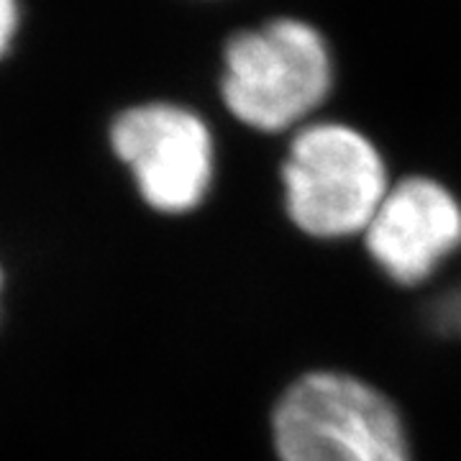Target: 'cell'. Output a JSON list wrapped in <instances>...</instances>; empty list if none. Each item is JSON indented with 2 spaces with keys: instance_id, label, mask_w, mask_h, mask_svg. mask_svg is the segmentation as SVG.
<instances>
[{
  "instance_id": "obj_1",
  "label": "cell",
  "mask_w": 461,
  "mask_h": 461,
  "mask_svg": "<svg viewBox=\"0 0 461 461\" xmlns=\"http://www.w3.org/2000/svg\"><path fill=\"white\" fill-rule=\"evenodd\" d=\"M333 87V51L311 21L269 18L230 33L223 44L218 95L230 118L249 131H297L329 103Z\"/></svg>"
},
{
  "instance_id": "obj_2",
  "label": "cell",
  "mask_w": 461,
  "mask_h": 461,
  "mask_svg": "<svg viewBox=\"0 0 461 461\" xmlns=\"http://www.w3.org/2000/svg\"><path fill=\"white\" fill-rule=\"evenodd\" d=\"M282 208L313 241H351L366 230L393 187L377 141L339 118L290 133L280 162Z\"/></svg>"
},
{
  "instance_id": "obj_3",
  "label": "cell",
  "mask_w": 461,
  "mask_h": 461,
  "mask_svg": "<svg viewBox=\"0 0 461 461\" xmlns=\"http://www.w3.org/2000/svg\"><path fill=\"white\" fill-rule=\"evenodd\" d=\"M280 461H412L405 415L362 377L321 369L297 377L272 411Z\"/></svg>"
},
{
  "instance_id": "obj_4",
  "label": "cell",
  "mask_w": 461,
  "mask_h": 461,
  "mask_svg": "<svg viewBox=\"0 0 461 461\" xmlns=\"http://www.w3.org/2000/svg\"><path fill=\"white\" fill-rule=\"evenodd\" d=\"M115 159L131 172L149 213L187 218L208 203L218 177V141L200 111L177 100L123 108L108 131Z\"/></svg>"
},
{
  "instance_id": "obj_5",
  "label": "cell",
  "mask_w": 461,
  "mask_h": 461,
  "mask_svg": "<svg viewBox=\"0 0 461 461\" xmlns=\"http://www.w3.org/2000/svg\"><path fill=\"white\" fill-rule=\"evenodd\" d=\"M362 249L400 290L430 285L461 251V200L430 175H402L362 233Z\"/></svg>"
},
{
  "instance_id": "obj_6",
  "label": "cell",
  "mask_w": 461,
  "mask_h": 461,
  "mask_svg": "<svg viewBox=\"0 0 461 461\" xmlns=\"http://www.w3.org/2000/svg\"><path fill=\"white\" fill-rule=\"evenodd\" d=\"M18 18H21L18 0H0V57L14 44V36L18 32Z\"/></svg>"
},
{
  "instance_id": "obj_7",
  "label": "cell",
  "mask_w": 461,
  "mask_h": 461,
  "mask_svg": "<svg viewBox=\"0 0 461 461\" xmlns=\"http://www.w3.org/2000/svg\"><path fill=\"white\" fill-rule=\"evenodd\" d=\"M0 280H3V275H0Z\"/></svg>"
}]
</instances>
